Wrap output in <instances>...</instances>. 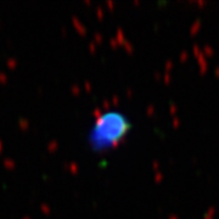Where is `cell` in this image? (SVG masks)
<instances>
[{"label": "cell", "instance_id": "1", "mask_svg": "<svg viewBox=\"0 0 219 219\" xmlns=\"http://www.w3.org/2000/svg\"><path fill=\"white\" fill-rule=\"evenodd\" d=\"M125 121L117 115H105L100 117L94 127L92 140L95 146H107L118 141L125 133Z\"/></svg>", "mask_w": 219, "mask_h": 219}]
</instances>
